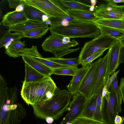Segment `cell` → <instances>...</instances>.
Segmentation results:
<instances>
[{
    "label": "cell",
    "mask_w": 124,
    "mask_h": 124,
    "mask_svg": "<svg viewBox=\"0 0 124 124\" xmlns=\"http://www.w3.org/2000/svg\"><path fill=\"white\" fill-rule=\"evenodd\" d=\"M50 61L60 64L67 66L77 69L78 67L80 64L78 58H64L51 57L46 58Z\"/></svg>",
    "instance_id": "d4e9b609"
},
{
    "label": "cell",
    "mask_w": 124,
    "mask_h": 124,
    "mask_svg": "<svg viewBox=\"0 0 124 124\" xmlns=\"http://www.w3.org/2000/svg\"><path fill=\"white\" fill-rule=\"evenodd\" d=\"M105 50H103L92 55L83 60L80 63L83 67L90 65L95 59L102 55Z\"/></svg>",
    "instance_id": "1f68e13d"
},
{
    "label": "cell",
    "mask_w": 124,
    "mask_h": 124,
    "mask_svg": "<svg viewBox=\"0 0 124 124\" xmlns=\"http://www.w3.org/2000/svg\"><path fill=\"white\" fill-rule=\"evenodd\" d=\"M123 3H124V2H123Z\"/></svg>",
    "instance_id": "c3c4849f"
},
{
    "label": "cell",
    "mask_w": 124,
    "mask_h": 124,
    "mask_svg": "<svg viewBox=\"0 0 124 124\" xmlns=\"http://www.w3.org/2000/svg\"><path fill=\"white\" fill-rule=\"evenodd\" d=\"M72 99L68 108V111L60 124L71 123L81 116L87 99L82 93L78 91L73 95Z\"/></svg>",
    "instance_id": "52a82bcc"
},
{
    "label": "cell",
    "mask_w": 124,
    "mask_h": 124,
    "mask_svg": "<svg viewBox=\"0 0 124 124\" xmlns=\"http://www.w3.org/2000/svg\"><path fill=\"white\" fill-rule=\"evenodd\" d=\"M25 7V5L23 4H20L17 6L15 10L18 12L23 11Z\"/></svg>",
    "instance_id": "ab89813d"
},
{
    "label": "cell",
    "mask_w": 124,
    "mask_h": 124,
    "mask_svg": "<svg viewBox=\"0 0 124 124\" xmlns=\"http://www.w3.org/2000/svg\"><path fill=\"white\" fill-rule=\"evenodd\" d=\"M66 12L70 17L77 20L93 21L96 18L93 12L80 10H68Z\"/></svg>",
    "instance_id": "ac0fdd59"
},
{
    "label": "cell",
    "mask_w": 124,
    "mask_h": 124,
    "mask_svg": "<svg viewBox=\"0 0 124 124\" xmlns=\"http://www.w3.org/2000/svg\"><path fill=\"white\" fill-rule=\"evenodd\" d=\"M118 40L109 36L100 34L96 37L85 43L78 57L80 63L90 56L110 47Z\"/></svg>",
    "instance_id": "8992f818"
},
{
    "label": "cell",
    "mask_w": 124,
    "mask_h": 124,
    "mask_svg": "<svg viewBox=\"0 0 124 124\" xmlns=\"http://www.w3.org/2000/svg\"><path fill=\"white\" fill-rule=\"evenodd\" d=\"M103 87L97 95L96 108L93 118V119L102 122H103L101 111V104L102 93Z\"/></svg>",
    "instance_id": "83f0119b"
},
{
    "label": "cell",
    "mask_w": 124,
    "mask_h": 124,
    "mask_svg": "<svg viewBox=\"0 0 124 124\" xmlns=\"http://www.w3.org/2000/svg\"><path fill=\"white\" fill-rule=\"evenodd\" d=\"M23 12L28 20L38 22H43V17L46 14L38 8L26 5H25Z\"/></svg>",
    "instance_id": "ffe728a7"
},
{
    "label": "cell",
    "mask_w": 124,
    "mask_h": 124,
    "mask_svg": "<svg viewBox=\"0 0 124 124\" xmlns=\"http://www.w3.org/2000/svg\"><path fill=\"white\" fill-rule=\"evenodd\" d=\"M45 120L46 122L48 123L51 124L53 122L54 120L52 117H47Z\"/></svg>",
    "instance_id": "b9f144b4"
},
{
    "label": "cell",
    "mask_w": 124,
    "mask_h": 124,
    "mask_svg": "<svg viewBox=\"0 0 124 124\" xmlns=\"http://www.w3.org/2000/svg\"><path fill=\"white\" fill-rule=\"evenodd\" d=\"M28 20L23 11L18 12L16 10L7 13L2 18V25L9 27L23 23Z\"/></svg>",
    "instance_id": "9a60e30c"
},
{
    "label": "cell",
    "mask_w": 124,
    "mask_h": 124,
    "mask_svg": "<svg viewBox=\"0 0 124 124\" xmlns=\"http://www.w3.org/2000/svg\"><path fill=\"white\" fill-rule=\"evenodd\" d=\"M45 23L46 24L48 25H50V26L52 25L51 22L49 18L46 21Z\"/></svg>",
    "instance_id": "f6af8a7d"
},
{
    "label": "cell",
    "mask_w": 124,
    "mask_h": 124,
    "mask_svg": "<svg viewBox=\"0 0 124 124\" xmlns=\"http://www.w3.org/2000/svg\"><path fill=\"white\" fill-rule=\"evenodd\" d=\"M8 1L10 8H16L20 4L23 5V0H8Z\"/></svg>",
    "instance_id": "836d02e7"
},
{
    "label": "cell",
    "mask_w": 124,
    "mask_h": 124,
    "mask_svg": "<svg viewBox=\"0 0 124 124\" xmlns=\"http://www.w3.org/2000/svg\"><path fill=\"white\" fill-rule=\"evenodd\" d=\"M49 19L51 22L52 25H61L64 22H70L75 20L69 16L58 17H52Z\"/></svg>",
    "instance_id": "4dcf8cb0"
},
{
    "label": "cell",
    "mask_w": 124,
    "mask_h": 124,
    "mask_svg": "<svg viewBox=\"0 0 124 124\" xmlns=\"http://www.w3.org/2000/svg\"><path fill=\"white\" fill-rule=\"evenodd\" d=\"M63 37L57 34H51L43 43L41 45L42 48L46 51L52 53L56 58H61L79 49V47L70 49L79 45L78 42L73 39L69 43L64 44L62 42Z\"/></svg>",
    "instance_id": "277c9868"
},
{
    "label": "cell",
    "mask_w": 124,
    "mask_h": 124,
    "mask_svg": "<svg viewBox=\"0 0 124 124\" xmlns=\"http://www.w3.org/2000/svg\"><path fill=\"white\" fill-rule=\"evenodd\" d=\"M73 96L68 90L57 87L51 99L39 105L32 106L33 114L41 119L50 117L54 120L58 119L68 110Z\"/></svg>",
    "instance_id": "6da1fadb"
},
{
    "label": "cell",
    "mask_w": 124,
    "mask_h": 124,
    "mask_svg": "<svg viewBox=\"0 0 124 124\" xmlns=\"http://www.w3.org/2000/svg\"><path fill=\"white\" fill-rule=\"evenodd\" d=\"M51 34H57L70 38H95L100 35V31L93 21L75 20L70 21L68 25L50 26Z\"/></svg>",
    "instance_id": "3957f363"
},
{
    "label": "cell",
    "mask_w": 124,
    "mask_h": 124,
    "mask_svg": "<svg viewBox=\"0 0 124 124\" xmlns=\"http://www.w3.org/2000/svg\"><path fill=\"white\" fill-rule=\"evenodd\" d=\"M118 40L120 42L122 46H124V35L119 39Z\"/></svg>",
    "instance_id": "7bdbcfd3"
},
{
    "label": "cell",
    "mask_w": 124,
    "mask_h": 124,
    "mask_svg": "<svg viewBox=\"0 0 124 124\" xmlns=\"http://www.w3.org/2000/svg\"><path fill=\"white\" fill-rule=\"evenodd\" d=\"M24 37L23 33L16 32L11 33L8 30L0 39V47L4 46L7 48L14 41Z\"/></svg>",
    "instance_id": "7402d4cb"
},
{
    "label": "cell",
    "mask_w": 124,
    "mask_h": 124,
    "mask_svg": "<svg viewBox=\"0 0 124 124\" xmlns=\"http://www.w3.org/2000/svg\"><path fill=\"white\" fill-rule=\"evenodd\" d=\"M109 55V51L108 50L106 54L102 58L92 92L91 97L94 95H97L105 85L104 79L107 73Z\"/></svg>",
    "instance_id": "7c38bea8"
},
{
    "label": "cell",
    "mask_w": 124,
    "mask_h": 124,
    "mask_svg": "<svg viewBox=\"0 0 124 124\" xmlns=\"http://www.w3.org/2000/svg\"><path fill=\"white\" fill-rule=\"evenodd\" d=\"M23 4L34 7L39 9L49 18L69 16L67 13L50 0H23Z\"/></svg>",
    "instance_id": "30bf717a"
},
{
    "label": "cell",
    "mask_w": 124,
    "mask_h": 124,
    "mask_svg": "<svg viewBox=\"0 0 124 124\" xmlns=\"http://www.w3.org/2000/svg\"><path fill=\"white\" fill-rule=\"evenodd\" d=\"M122 118L118 115L116 116L114 121L115 124H120L122 122Z\"/></svg>",
    "instance_id": "f35d334b"
},
{
    "label": "cell",
    "mask_w": 124,
    "mask_h": 124,
    "mask_svg": "<svg viewBox=\"0 0 124 124\" xmlns=\"http://www.w3.org/2000/svg\"><path fill=\"white\" fill-rule=\"evenodd\" d=\"M70 38L67 37H63L62 39V42L64 44H66L70 41Z\"/></svg>",
    "instance_id": "60d3db41"
},
{
    "label": "cell",
    "mask_w": 124,
    "mask_h": 124,
    "mask_svg": "<svg viewBox=\"0 0 124 124\" xmlns=\"http://www.w3.org/2000/svg\"><path fill=\"white\" fill-rule=\"evenodd\" d=\"M77 69L62 68L54 69L53 70V74L73 76L76 72Z\"/></svg>",
    "instance_id": "f546056e"
},
{
    "label": "cell",
    "mask_w": 124,
    "mask_h": 124,
    "mask_svg": "<svg viewBox=\"0 0 124 124\" xmlns=\"http://www.w3.org/2000/svg\"><path fill=\"white\" fill-rule=\"evenodd\" d=\"M23 60L31 66L41 74L47 77L53 74V70L42 63L30 58L22 57Z\"/></svg>",
    "instance_id": "d6986e66"
},
{
    "label": "cell",
    "mask_w": 124,
    "mask_h": 124,
    "mask_svg": "<svg viewBox=\"0 0 124 124\" xmlns=\"http://www.w3.org/2000/svg\"><path fill=\"white\" fill-rule=\"evenodd\" d=\"M95 6H91L89 9V11L91 12H93L95 9Z\"/></svg>",
    "instance_id": "bcb514c9"
},
{
    "label": "cell",
    "mask_w": 124,
    "mask_h": 124,
    "mask_svg": "<svg viewBox=\"0 0 124 124\" xmlns=\"http://www.w3.org/2000/svg\"><path fill=\"white\" fill-rule=\"evenodd\" d=\"M92 6H95L96 5L97 2V0H92L90 1Z\"/></svg>",
    "instance_id": "ee69618b"
},
{
    "label": "cell",
    "mask_w": 124,
    "mask_h": 124,
    "mask_svg": "<svg viewBox=\"0 0 124 124\" xmlns=\"http://www.w3.org/2000/svg\"><path fill=\"white\" fill-rule=\"evenodd\" d=\"M120 124H124V117H122V120Z\"/></svg>",
    "instance_id": "7dc6e473"
},
{
    "label": "cell",
    "mask_w": 124,
    "mask_h": 124,
    "mask_svg": "<svg viewBox=\"0 0 124 124\" xmlns=\"http://www.w3.org/2000/svg\"><path fill=\"white\" fill-rule=\"evenodd\" d=\"M124 62V46H121L120 48L119 57V64Z\"/></svg>",
    "instance_id": "8d00e7d4"
},
{
    "label": "cell",
    "mask_w": 124,
    "mask_h": 124,
    "mask_svg": "<svg viewBox=\"0 0 124 124\" xmlns=\"http://www.w3.org/2000/svg\"><path fill=\"white\" fill-rule=\"evenodd\" d=\"M97 95L87 100L82 116L93 119L96 108Z\"/></svg>",
    "instance_id": "cb8c5ba5"
},
{
    "label": "cell",
    "mask_w": 124,
    "mask_h": 124,
    "mask_svg": "<svg viewBox=\"0 0 124 124\" xmlns=\"http://www.w3.org/2000/svg\"><path fill=\"white\" fill-rule=\"evenodd\" d=\"M25 75L24 82H37L47 77L38 72L26 63H25Z\"/></svg>",
    "instance_id": "44dd1931"
},
{
    "label": "cell",
    "mask_w": 124,
    "mask_h": 124,
    "mask_svg": "<svg viewBox=\"0 0 124 124\" xmlns=\"http://www.w3.org/2000/svg\"><path fill=\"white\" fill-rule=\"evenodd\" d=\"M102 58L92 63L79 87L78 91L83 94L87 100L91 97L99 68Z\"/></svg>",
    "instance_id": "ba28073f"
},
{
    "label": "cell",
    "mask_w": 124,
    "mask_h": 124,
    "mask_svg": "<svg viewBox=\"0 0 124 124\" xmlns=\"http://www.w3.org/2000/svg\"><path fill=\"white\" fill-rule=\"evenodd\" d=\"M67 124H104L103 123L93 119L80 116L71 123Z\"/></svg>",
    "instance_id": "f1b7e54d"
},
{
    "label": "cell",
    "mask_w": 124,
    "mask_h": 124,
    "mask_svg": "<svg viewBox=\"0 0 124 124\" xmlns=\"http://www.w3.org/2000/svg\"><path fill=\"white\" fill-rule=\"evenodd\" d=\"M112 84L116 95L117 102L121 106L122 100L118 85V80L117 78L112 82Z\"/></svg>",
    "instance_id": "d6a6232c"
},
{
    "label": "cell",
    "mask_w": 124,
    "mask_h": 124,
    "mask_svg": "<svg viewBox=\"0 0 124 124\" xmlns=\"http://www.w3.org/2000/svg\"><path fill=\"white\" fill-rule=\"evenodd\" d=\"M101 111L104 124H115V118L121 109L112 83L107 88L105 95L101 99Z\"/></svg>",
    "instance_id": "5b68a950"
},
{
    "label": "cell",
    "mask_w": 124,
    "mask_h": 124,
    "mask_svg": "<svg viewBox=\"0 0 124 124\" xmlns=\"http://www.w3.org/2000/svg\"><path fill=\"white\" fill-rule=\"evenodd\" d=\"M57 88L51 77H46L37 82H23L21 95L28 105H37L51 99Z\"/></svg>",
    "instance_id": "7a4b0ae2"
},
{
    "label": "cell",
    "mask_w": 124,
    "mask_h": 124,
    "mask_svg": "<svg viewBox=\"0 0 124 124\" xmlns=\"http://www.w3.org/2000/svg\"><path fill=\"white\" fill-rule=\"evenodd\" d=\"M25 46L24 43L21 41L20 39L15 40L5 49V53L11 57H19L20 52L24 48Z\"/></svg>",
    "instance_id": "603a6c76"
},
{
    "label": "cell",
    "mask_w": 124,
    "mask_h": 124,
    "mask_svg": "<svg viewBox=\"0 0 124 124\" xmlns=\"http://www.w3.org/2000/svg\"><path fill=\"white\" fill-rule=\"evenodd\" d=\"M45 22H38L28 20L22 23L11 26L9 30L24 33L34 29L48 27Z\"/></svg>",
    "instance_id": "2e32d148"
},
{
    "label": "cell",
    "mask_w": 124,
    "mask_h": 124,
    "mask_svg": "<svg viewBox=\"0 0 124 124\" xmlns=\"http://www.w3.org/2000/svg\"><path fill=\"white\" fill-rule=\"evenodd\" d=\"M89 67L90 65L78 68L72 78L67 86L68 90L73 95L78 91L81 84Z\"/></svg>",
    "instance_id": "5bb4252c"
},
{
    "label": "cell",
    "mask_w": 124,
    "mask_h": 124,
    "mask_svg": "<svg viewBox=\"0 0 124 124\" xmlns=\"http://www.w3.org/2000/svg\"><path fill=\"white\" fill-rule=\"evenodd\" d=\"M119 87L122 100L124 103V77L121 79Z\"/></svg>",
    "instance_id": "e575fe53"
},
{
    "label": "cell",
    "mask_w": 124,
    "mask_h": 124,
    "mask_svg": "<svg viewBox=\"0 0 124 124\" xmlns=\"http://www.w3.org/2000/svg\"><path fill=\"white\" fill-rule=\"evenodd\" d=\"M49 27L42 28L34 29L23 33L24 37L31 39H38L45 35Z\"/></svg>",
    "instance_id": "4316f807"
},
{
    "label": "cell",
    "mask_w": 124,
    "mask_h": 124,
    "mask_svg": "<svg viewBox=\"0 0 124 124\" xmlns=\"http://www.w3.org/2000/svg\"><path fill=\"white\" fill-rule=\"evenodd\" d=\"M108 3L116 4L120 3H123L124 0H105Z\"/></svg>",
    "instance_id": "74e56055"
},
{
    "label": "cell",
    "mask_w": 124,
    "mask_h": 124,
    "mask_svg": "<svg viewBox=\"0 0 124 124\" xmlns=\"http://www.w3.org/2000/svg\"><path fill=\"white\" fill-rule=\"evenodd\" d=\"M94 14L96 18L120 19L124 18V4L117 5L108 3L95 7Z\"/></svg>",
    "instance_id": "9c48e42d"
},
{
    "label": "cell",
    "mask_w": 124,
    "mask_h": 124,
    "mask_svg": "<svg viewBox=\"0 0 124 124\" xmlns=\"http://www.w3.org/2000/svg\"><path fill=\"white\" fill-rule=\"evenodd\" d=\"M119 70L115 72L113 75L109 78L106 82L104 85L106 86L107 88L112 83L115 79L117 78V76L119 72Z\"/></svg>",
    "instance_id": "d590c367"
},
{
    "label": "cell",
    "mask_w": 124,
    "mask_h": 124,
    "mask_svg": "<svg viewBox=\"0 0 124 124\" xmlns=\"http://www.w3.org/2000/svg\"><path fill=\"white\" fill-rule=\"evenodd\" d=\"M97 25L100 31L101 34L109 36L117 40L124 35V31L107 26Z\"/></svg>",
    "instance_id": "484cf974"
},
{
    "label": "cell",
    "mask_w": 124,
    "mask_h": 124,
    "mask_svg": "<svg viewBox=\"0 0 124 124\" xmlns=\"http://www.w3.org/2000/svg\"><path fill=\"white\" fill-rule=\"evenodd\" d=\"M53 3L66 12L71 10H80L89 11L90 5L78 0H50Z\"/></svg>",
    "instance_id": "4fadbf2b"
},
{
    "label": "cell",
    "mask_w": 124,
    "mask_h": 124,
    "mask_svg": "<svg viewBox=\"0 0 124 124\" xmlns=\"http://www.w3.org/2000/svg\"><path fill=\"white\" fill-rule=\"evenodd\" d=\"M122 46L118 40L114 43L109 49V55L107 71L104 79L105 84L109 78L115 73L119 65V57L120 48Z\"/></svg>",
    "instance_id": "8fae6325"
},
{
    "label": "cell",
    "mask_w": 124,
    "mask_h": 124,
    "mask_svg": "<svg viewBox=\"0 0 124 124\" xmlns=\"http://www.w3.org/2000/svg\"><path fill=\"white\" fill-rule=\"evenodd\" d=\"M93 21L97 25L111 27L124 31V18L120 19L96 18Z\"/></svg>",
    "instance_id": "e0dca14e"
}]
</instances>
